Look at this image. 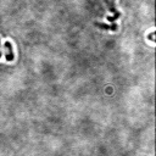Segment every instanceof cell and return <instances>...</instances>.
Instances as JSON below:
<instances>
[{"mask_svg":"<svg viewBox=\"0 0 156 156\" xmlns=\"http://www.w3.org/2000/svg\"><path fill=\"white\" fill-rule=\"evenodd\" d=\"M98 27H100V28H104V29H110V30H116L117 29V24H111V26H108V24H102V23H95Z\"/></svg>","mask_w":156,"mask_h":156,"instance_id":"cell-2","label":"cell"},{"mask_svg":"<svg viewBox=\"0 0 156 156\" xmlns=\"http://www.w3.org/2000/svg\"><path fill=\"white\" fill-rule=\"evenodd\" d=\"M4 48H5V57H6V61H9V62L13 61L15 54H13V50H12V44L7 40V41H5Z\"/></svg>","mask_w":156,"mask_h":156,"instance_id":"cell-1","label":"cell"},{"mask_svg":"<svg viewBox=\"0 0 156 156\" xmlns=\"http://www.w3.org/2000/svg\"><path fill=\"white\" fill-rule=\"evenodd\" d=\"M0 57H1V49H0Z\"/></svg>","mask_w":156,"mask_h":156,"instance_id":"cell-5","label":"cell"},{"mask_svg":"<svg viewBox=\"0 0 156 156\" xmlns=\"http://www.w3.org/2000/svg\"><path fill=\"white\" fill-rule=\"evenodd\" d=\"M119 15H121L119 12H116V15H115V16H112V17H107V21H111V22H112V21L117 20V18L119 17Z\"/></svg>","mask_w":156,"mask_h":156,"instance_id":"cell-3","label":"cell"},{"mask_svg":"<svg viewBox=\"0 0 156 156\" xmlns=\"http://www.w3.org/2000/svg\"><path fill=\"white\" fill-rule=\"evenodd\" d=\"M149 40L155 41V32H151V33L149 34Z\"/></svg>","mask_w":156,"mask_h":156,"instance_id":"cell-4","label":"cell"}]
</instances>
